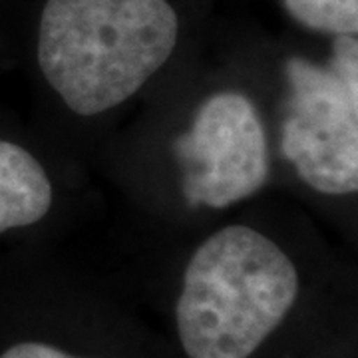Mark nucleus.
Masks as SVG:
<instances>
[{"label":"nucleus","mask_w":358,"mask_h":358,"mask_svg":"<svg viewBox=\"0 0 358 358\" xmlns=\"http://www.w3.org/2000/svg\"><path fill=\"white\" fill-rule=\"evenodd\" d=\"M96 162L169 239L279 193L275 76L176 74Z\"/></svg>","instance_id":"f257e3e1"},{"label":"nucleus","mask_w":358,"mask_h":358,"mask_svg":"<svg viewBox=\"0 0 358 358\" xmlns=\"http://www.w3.org/2000/svg\"><path fill=\"white\" fill-rule=\"evenodd\" d=\"M173 0H44L30 54L36 128L84 166L179 72Z\"/></svg>","instance_id":"f03ea898"},{"label":"nucleus","mask_w":358,"mask_h":358,"mask_svg":"<svg viewBox=\"0 0 358 358\" xmlns=\"http://www.w3.org/2000/svg\"><path fill=\"white\" fill-rule=\"evenodd\" d=\"M176 247L185 255L173 320L187 358L255 357L301 303L308 268L334 251L282 193L241 205Z\"/></svg>","instance_id":"7ed1b4c3"},{"label":"nucleus","mask_w":358,"mask_h":358,"mask_svg":"<svg viewBox=\"0 0 358 358\" xmlns=\"http://www.w3.org/2000/svg\"><path fill=\"white\" fill-rule=\"evenodd\" d=\"M279 193L348 223L358 195V40L287 54L275 70Z\"/></svg>","instance_id":"20e7f679"},{"label":"nucleus","mask_w":358,"mask_h":358,"mask_svg":"<svg viewBox=\"0 0 358 358\" xmlns=\"http://www.w3.org/2000/svg\"><path fill=\"white\" fill-rule=\"evenodd\" d=\"M86 167L0 106V245H50L80 215Z\"/></svg>","instance_id":"39448f33"},{"label":"nucleus","mask_w":358,"mask_h":358,"mask_svg":"<svg viewBox=\"0 0 358 358\" xmlns=\"http://www.w3.org/2000/svg\"><path fill=\"white\" fill-rule=\"evenodd\" d=\"M285 13L310 32L331 38L357 36L358 0H281Z\"/></svg>","instance_id":"423d86ee"},{"label":"nucleus","mask_w":358,"mask_h":358,"mask_svg":"<svg viewBox=\"0 0 358 358\" xmlns=\"http://www.w3.org/2000/svg\"><path fill=\"white\" fill-rule=\"evenodd\" d=\"M0 358H90L42 338H14L0 346Z\"/></svg>","instance_id":"0eeeda50"}]
</instances>
